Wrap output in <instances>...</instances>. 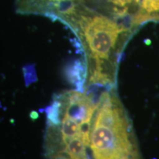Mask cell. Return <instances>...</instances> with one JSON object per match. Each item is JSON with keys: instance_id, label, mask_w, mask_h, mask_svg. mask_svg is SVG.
Instances as JSON below:
<instances>
[{"instance_id": "6da1fadb", "label": "cell", "mask_w": 159, "mask_h": 159, "mask_svg": "<svg viewBox=\"0 0 159 159\" xmlns=\"http://www.w3.org/2000/svg\"><path fill=\"white\" fill-rule=\"evenodd\" d=\"M60 21L78 38L86 68L85 89L116 88L123 51L136 32L77 0Z\"/></svg>"}, {"instance_id": "7a4b0ae2", "label": "cell", "mask_w": 159, "mask_h": 159, "mask_svg": "<svg viewBox=\"0 0 159 159\" xmlns=\"http://www.w3.org/2000/svg\"><path fill=\"white\" fill-rule=\"evenodd\" d=\"M100 89L65 91L44 109V155L47 159H90L89 134Z\"/></svg>"}, {"instance_id": "3957f363", "label": "cell", "mask_w": 159, "mask_h": 159, "mask_svg": "<svg viewBox=\"0 0 159 159\" xmlns=\"http://www.w3.org/2000/svg\"><path fill=\"white\" fill-rule=\"evenodd\" d=\"M89 154L90 159H141L132 122L116 88L99 91Z\"/></svg>"}, {"instance_id": "277c9868", "label": "cell", "mask_w": 159, "mask_h": 159, "mask_svg": "<svg viewBox=\"0 0 159 159\" xmlns=\"http://www.w3.org/2000/svg\"><path fill=\"white\" fill-rule=\"evenodd\" d=\"M77 0H16V11L60 20Z\"/></svg>"}, {"instance_id": "5b68a950", "label": "cell", "mask_w": 159, "mask_h": 159, "mask_svg": "<svg viewBox=\"0 0 159 159\" xmlns=\"http://www.w3.org/2000/svg\"><path fill=\"white\" fill-rule=\"evenodd\" d=\"M150 21L159 22V0L142 1L138 19L139 27Z\"/></svg>"}]
</instances>
